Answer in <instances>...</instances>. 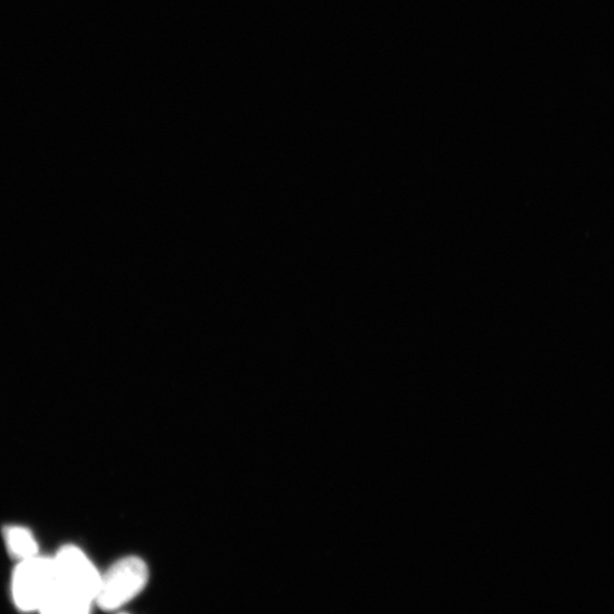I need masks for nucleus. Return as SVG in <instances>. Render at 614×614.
Returning <instances> with one entry per match:
<instances>
[{"instance_id":"obj_3","label":"nucleus","mask_w":614,"mask_h":614,"mask_svg":"<svg viewBox=\"0 0 614 614\" xmlns=\"http://www.w3.org/2000/svg\"><path fill=\"white\" fill-rule=\"evenodd\" d=\"M54 584V559L34 556L23 560L13 578L14 601L22 610L40 611Z\"/></svg>"},{"instance_id":"obj_1","label":"nucleus","mask_w":614,"mask_h":614,"mask_svg":"<svg viewBox=\"0 0 614 614\" xmlns=\"http://www.w3.org/2000/svg\"><path fill=\"white\" fill-rule=\"evenodd\" d=\"M54 559L55 584L43 613H86L96 604L102 574L76 547L63 548Z\"/></svg>"},{"instance_id":"obj_4","label":"nucleus","mask_w":614,"mask_h":614,"mask_svg":"<svg viewBox=\"0 0 614 614\" xmlns=\"http://www.w3.org/2000/svg\"><path fill=\"white\" fill-rule=\"evenodd\" d=\"M10 551L21 561L37 556L38 546L33 534L26 528L12 527L7 531Z\"/></svg>"},{"instance_id":"obj_2","label":"nucleus","mask_w":614,"mask_h":614,"mask_svg":"<svg viewBox=\"0 0 614 614\" xmlns=\"http://www.w3.org/2000/svg\"><path fill=\"white\" fill-rule=\"evenodd\" d=\"M149 577V567L141 557L120 559L102 575L96 605L105 611L125 606L141 593Z\"/></svg>"}]
</instances>
